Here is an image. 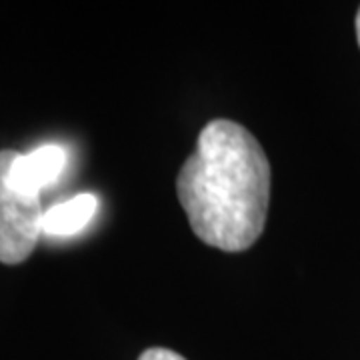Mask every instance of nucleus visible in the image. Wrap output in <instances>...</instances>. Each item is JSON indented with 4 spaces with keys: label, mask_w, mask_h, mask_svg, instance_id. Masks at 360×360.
<instances>
[{
    "label": "nucleus",
    "mask_w": 360,
    "mask_h": 360,
    "mask_svg": "<svg viewBox=\"0 0 360 360\" xmlns=\"http://www.w3.org/2000/svg\"><path fill=\"white\" fill-rule=\"evenodd\" d=\"M176 194L202 243L224 252H243L257 243L266 224L269 158L243 124L210 120L180 168Z\"/></svg>",
    "instance_id": "f257e3e1"
},
{
    "label": "nucleus",
    "mask_w": 360,
    "mask_h": 360,
    "mask_svg": "<svg viewBox=\"0 0 360 360\" xmlns=\"http://www.w3.org/2000/svg\"><path fill=\"white\" fill-rule=\"evenodd\" d=\"M13 150H0V262L20 264L32 255L42 232L40 194L26 193L8 180Z\"/></svg>",
    "instance_id": "f03ea898"
},
{
    "label": "nucleus",
    "mask_w": 360,
    "mask_h": 360,
    "mask_svg": "<svg viewBox=\"0 0 360 360\" xmlns=\"http://www.w3.org/2000/svg\"><path fill=\"white\" fill-rule=\"evenodd\" d=\"M66 165L65 148L56 144L40 146L30 155L13 150L8 165V180L26 193L40 194L42 188L54 184Z\"/></svg>",
    "instance_id": "7ed1b4c3"
},
{
    "label": "nucleus",
    "mask_w": 360,
    "mask_h": 360,
    "mask_svg": "<svg viewBox=\"0 0 360 360\" xmlns=\"http://www.w3.org/2000/svg\"><path fill=\"white\" fill-rule=\"evenodd\" d=\"M98 208V198L94 194H78L75 198L52 206L44 212L42 232L52 236H68L82 231Z\"/></svg>",
    "instance_id": "20e7f679"
},
{
    "label": "nucleus",
    "mask_w": 360,
    "mask_h": 360,
    "mask_svg": "<svg viewBox=\"0 0 360 360\" xmlns=\"http://www.w3.org/2000/svg\"><path fill=\"white\" fill-rule=\"evenodd\" d=\"M139 360H186L184 356H180L179 352L168 350V348H148L141 354Z\"/></svg>",
    "instance_id": "39448f33"
},
{
    "label": "nucleus",
    "mask_w": 360,
    "mask_h": 360,
    "mask_svg": "<svg viewBox=\"0 0 360 360\" xmlns=\"http://www.w3.org/2000/svg\"><path fill=\"white\" fill-rule=\"evenodd\" d=\"M356 39H359V46H360V8H359V14H356Z\"/></svg>",
    "instance_id": "423d86ee"
}]
</instances>
